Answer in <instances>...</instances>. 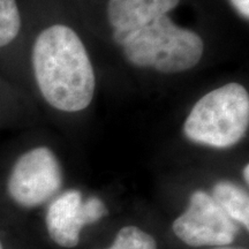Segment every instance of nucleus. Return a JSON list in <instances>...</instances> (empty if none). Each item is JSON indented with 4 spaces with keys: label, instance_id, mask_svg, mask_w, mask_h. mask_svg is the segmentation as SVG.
Instances as JSON below:
<instances>
[{
    "label": "nucleus",
    "instance_id": "4468645a",
    "mask_svg": "<svg viewBox=\"0 0 249 249\" xmlns=\"http://www.w3.org/2000/svg\"><path fill=\"white\" fill-rule=\"evenodd\" d=\"M0 249H2V246H1V244H0Z\"/></svg>",
    "mask_w": 249,
    "mask_h": 249
},
{
    "label": "nucleus",
    "instance_id": "f03ea898",
    "mask_svg": "<svg viewBox=\"0 0 249 249\" xmlns=\"http://www.w3.org/2000/svg\"><path fill=\"white\" fill-rule=\"evenodd\" d=\"M118 44L123 45L127 60L134 66L154 67L166 74L181 73L196 66L204 50L197 34L178 27L167 15L126 34Z\"/></svg>",
    "mask_w": 249,
    "mask_h": 249
},
{
    "label": "nucleus",
    "instance_id": "20e7f679",
    "mask_svg": "<svg viewBox=\"0 0 249 249\" xmlns=\"http://www.w3.org/2000/svg\"><path fill=\"white\" fill-rule=\"evenodd\" d=\"M62 183L60 164L48 147H36L20 156L7 180L9 197L23 208H36L57 194Z\"/></svg>",
    "mask_w": 249,
    "mask_h": 249
},
{
    "label": "nucleus",
    "instance_id": "9d476101",
    "mask_svg": "<svg viewBox=\"0 0 249 249\" xmlns=\"http://www.w3.org/2000/svg\"><path fill=\"white\" fill-rule=\"evenodd\" d=\"M107 249H157V244L150 234L136 226L123 227L116 240Z\"/></svg>",
    "mask_w": 249,
    "mask_h": 249
},
{
    "label": "nucleus",
    "instance_id": "423d86ee",
    "mask_svg": "<svg viewBox=\"0 0 249 249\" xmlns=\"http://www.w3.org/2000/svg\"><path fill=\"white\" fill-rule=\"evenodd\" d=\"M45 222L52 240L65 248L75 247L82 227L92 224L82 195L75 189L62 193L50 204Z\"/></svg>",
    "mask_w": 249,
    "mask_h": 249
},
{
    "label": "nucleus",
    "instance_id": "9b49d317",
    "mask_svg": "<svg viewBox=\"0 0 249 249\" xmlns=\"http://www.w3.org/2000/svg\"><path fill=\"white\" fill-rule=\"evenodd\" d=\"M231 2L242 17L249 18V0H231Z\"/></svg>",
    "mask_w": 249,
    "mask_h": 249
},
{
    "label": "nucleus",
    "instance_id": "7ed1b4c3",
    "mask_svg": "<svg viewBox=\"0 0 249 249\" xmlns=\"http://www.w3.org/2000/svg\"><path fill=\"white\" fill-rule=\"evenodd\" d=\"M249 124V95L244 86L229 83L203 96L183 124L191 141L225 149L244 138Z\"/></svg>",
    "mask_w": 249,
    "mask_h": 249
},
{
    "label": "nucleus",
    "instance_id": "1a4fd4ad",
    "mask_svg": "<svg viewBox=\"0 0 249 249\" xmlns=\"http://www.w3.org/2000/svg\"><path fill=\"white\" fill-rule=\"evenodd\" d=\"M22 28L17 0H0V50L11 45Z\"/></svg>",
    "mask_w": 249,
    "mask_h": 249
},
{
    "label": "nucleus",
    "instance_id": "ddd939ff",
    "mask_svg": "<svg viewBox=\"0 0 249 249\" xmlns=\"http://www.w3.org/2000/svg\"><path fill=\"white\" fill-rule=\"evenodd\" d=\"M214 249H241V248H232V247H226V246H223V247L214 248Z\"/></svg>",
    "mask_w": 249,
    "mask_h": 249
},
{
    "label": "nucleus",
    "instance_id": "6e6552de",
    "mask_svg": "<svg viewBox=\"0 0 249 249\" xmlns=\"http://www.w3.org/2000/svg\"><path fill=\"white\" fill-rule=\"evenodd\" d=\"M211 197L232 220L249 229V197L241 187L230 181H220L214 185Z\"/></svg>",
    "mask_w": 249,
    "mask_h": 249
},
{
    "label": "nucleus",
    "instance_id": "0eeeda50",
    "mask_svg": "<svg viewBox=\"0 0 249 249\" xmlns=\"http://www.w3.org/2000/svg\"><path fill=\"white\" fill-rule=\"evenodd\" d=\"M180 0H110L107 18L113 27L116 43L126 34L139 30L167 15L178 6Z\"/></svg>",
    "mask_w": 249,
    "mask_h": 249
},
{
    "label": "nucleus",
    "instance_id": "f8f14e48",
    "mask_svg": "<svg viewBox=\"0 0 249 249\" xmlns=\"http://www.w3.org/2000/svg\"><path fill=\"white\" fill-rule=\"evenodd\" d=\"M244 178L246 182H249V165H246L244 169Z\"/></svg>",
    "mask_w": 249,
    "mask_h": 249
},
{
    "label": "nucleus",
    "instance_id": "39448f33",
    "mask_svg": "<svg viewBox=\"0 0 249 249\" xmlns=\"http://www.w3.org/2000/svg\"><path fill=\"white\" fill-rule=\"evenodd\" d=\"M173 232L182 242L192 247L232 244L239 230L210 195L203 191L193 193L189 205L173 223Z\"/></svg>",
    "mask_w": 249,
    "mask_h": 249
},
{
    "label": "nucleus",
    "instance_id": "f257e3e1",
    "mask_svg": "<svg viewBox=\"0 0 249 249\" xmlns=\"http://www.w3.org/2000/svg\"><path fill=\"white\" fill-rule=\"evenodd\" d=\"M36 85L49 105L64 112L88 107L96 79L87 50L77 34L64 24H53L37 35L31 50Z\"/></svg>",
    "mask_w": 249,
    "mask_h": 249
}]
</instances>
